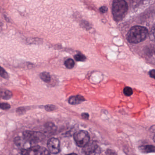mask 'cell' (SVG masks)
Listing matches in <instances>:
<instances>
[{"instance_id":"23","label":"cell","mask_w":155,"mask_h":155,"mask_svg":"<svg viewBox=\"0 0 155 155\" xmlns=\"http://www.w3.org/2000/svg\"><path fill=\"white\" fill-rule=\"evenodd\" d=\"M82 117L85 119H88L89 118V115L87 113H83L82 114Z\"/></svg>"},{"instance_id":"2","label":"cell","mask_w":155,"mask_h":155,"mask_svg":"<svg viewBox=\"0 0 155 155\" xmlns=\"http://www.w3.org/2000/svg\"><path fill=\"white\" fill-rule=\"evenodd\" d=\"M128 10V5L124 1H114L112 5V13L116 22L121 21L124 18Z\"/></svg>"},{"instance_id":"4","label":"cell","mask_w":155,"mask_h":155,"mask_svg":"<svg viewBox=\"0 0 155 155\" xmlns=\"http://www.w3.org/2000/svg\"><path fill=\"white\" fill-rule=\"evenodd\" d=\"M22 155H50L49 151L45 148L39 146H34L21 150Z\"/></svg>"},{"instance_id":"13","label":"cell","mask_w":155,"mask_h":155,"mask_svg":"<svg viewBox=\"0 0 155 155\" xmlns=\"http://www.w3.org/2000/svg\"><path fill=\"white\" fill-rule=\"evenodd\" d=\"M64 65L68 69H72L75 66V62L73 59H68L65 61Z\"/></svg>"},{"instance_id":"25","label":"cell","mask_w":155,"mask_h":155,"mask_svg":"<svg viewBox=\"0 0 155 155\" xmlns=\"http://www.w3.org/2000/svg\"><path fill=\"white\" fill-rule=\"evenodd\" d=\"M67 155H78L77 154H75V153H71V154H68Z\"/></svg>"},{"instance_id":"21","label":"cell","mask_w":155,"mask_h":155,"mask_svg":"<svg viewBox=\"0 0 155 155\" xmlns=\"http://www.w3.org/2000/svg\"><path fill=\"white\" fill-rule=\"evenodd\" d=\"M99 11H100L101 13H106L108 11V8L105 7V6H103V7L100 8Z\"/></svg>"},{"instance_id":"7","label":"cell","mask_w":155,"mask_h":155,"mask_svg":"<svg viewBox=\"0 0 155 155\" xmlns=\"http://www.w3.org/2000/svg\"><path fill=\"white\" fill-rule=\"evenodd\" d=\"M98 148V145L96 141L89 142L86 146L83 148V151L86 155H90L94 153Z\"/></svg>"},{"instance_id":"22","label":"cell","mask_w":155,"mask_h":155,"mask_svg":"<svg viewBox=\"0 0 155 155\" xmlns=\"http://www.w3.org/2000/svg\"><path fill=\"white\" fill-rule=\"evenodd\" d=\"M149 75L151 77L155 79V70H152L149 72Z\"/></svg>"},{"instance_id":"5","label":"cell","mask_w":155,"mask_h":155,"mask_svg":"<svg viewBox=\"0 0 155 155\" xmlns=\"http://www.w3.org/2000/svg\"><path fill=\"white\" fill-rule=\"evenodd\" d=\"M74 139L78 146L80 148H83L89 142L90 136L87 131L82 130L75 133Z\"/></svg>"},{"instance_id":"15","label":"cell","mask_w":155,"mask_h":155,"mask_svg":"<svg viewBox=\"0 0 155 155\" xmlns=\"http://www.w3.org/2000/svg\"><path fill=\"white\" fill-rule=\"evenodd\" d=\"M123 93L126 96H130L133 94V90L131 88L127 87L124 88L123 89Z\"/></svg>"},{"instance_id":"9","label":"cell","mask_w":155,"mask_h":155,"mask_svg":"<svg viewBox=\"0 0 155 155\" xmlns=\"http://www.w3.org/2000/svg\"><path fill=\"white\" fill-rule=\"evenodd\" d=\"M139 150L143 153H148L155 152V147L153 145H145L140 146Z\"/></svg>"},{"instance_id":"1","label":"cell","mask_w":155,"mask_h":155,"mask_svg":"<svg viewBox=\"0 0 155 155\" xmlns=\"http://www.w3.org/2000/svg\"><path fill=\"white\" fill-rule=\"evenodd\" d=\"M148 34V29L145 27L134 26L128 32L127 39L130 43H138L145 40Z\"/></svg>"},{"instance_id":"6","label":"cell","mask_w":155,"mask_h":155,"mask_svg":"<svg viewBox=\"0 0 155 155\" xmlns=\"http://www.w3.org/2000/svg\"><path fill=\"white\" fill-rule=\"evenodd\" d=\"M47 147L49 152L53 154L59 153L60 149V142L57 138H51L48 141Z\"/></svg>"},{"instance_id":"3","label":"cell","mask_w":155,"mask_h":155,"mask_svg":"<svg viewBox=\"0 0 155 155\" xmlns=\"http://www.w3.org/2000/svg\"><path fill=\"white\" fill-rule=\"evenodd\" d=\"M23 137L28 142L36 143L43 141L45 138L44 134L38 131H26L23 133Z\"/></svg>"},{"instance_id":"20","label":"cell","mask_w":155,"mask_h":155,"mask_svg":"<svg viewBox=\"0 0 155 155\" xmlns=\"http://www.w3.org/2000/svg\"><path fill=\"white\" fill-rule=\"evenodd\" d=\"M25 111H26V110H25L24 108H20L17 109L16 112H17V114H22L25 112Z\"/></svg>"},{"instance_id":"19","label":"cell","mask_w":155,"mask_h":155,"mask_svg":"<svg viewBox=\"0 0 155 155\" xmlns=\"http://www.w3.org/2000/svg\"><path fill=\"white\" fill-rule=\"evenodd\" d=\"M46 110L48 111H53L55 109V107L53 105H48L45 107Z\"/></svg>"},{"instance_id":"12","label":"cell","mask_w":155,"mask_h":155,"mask_svg":"<svg viewBox=\"0 0 155 155\" xmlns=\"http://www.w3.org/2000/svg\"><path fill=\"white\" fill-rule=\"evenodd\" d=\"M40 77L42 81L46 83H48L51 81V76L48 72H42L40 74Z\"/></svg>"},{"instance_id":"16","label":"cell","mask_w":155,"mask_h":155,"mask_svg":"<svg viewBox=\"0 0 155 155\" xmlns=\"http://www.w3.org/2000/svg\"><path fill=\"white\" fill-rule=\"evenodd\" d=\"M0 76L5 79L9 78V75L7 72L1 66H0Z\"/></svg>"},{"instance_id":"18","label":"cell","mask_w":155,"mask_h":155,"mask_svg":"<svg viewBox=\"0 0 155 155\" xmlns=\"http://www.w3.org/2000/svg\"><path fill=\"white\" fill-rule=\"evenodd\" d=\"M10 108V106L8 103H2L0 104V108L3 110H7L9 109Z\"/></svg>"},{"instance_id":"24","label":"cell","mask_w":155,"mask_h":155,"mask_svg":"<svg viewBox=\"0 0 155 155\" xmlns=\"http://www.w3.org/2000/svg\"><path fill=\"white\" fill-rule=\"evenodd\" d=\"M149 130L151 132L155 133V125H153V126L151 127Z\"/></svg>"},{"instance_id":"14","label":"cell","mask_w":155,"mask_h":155,"mask_svg":"<svg viewBox=\"0 0 155 155\" xmlns=\"http://www.w3.org/2000/svg\"><path fill=\"white\" fill-rule=\"evenodd\" d=\"M75 60L78 62H84L86 60V57L82 54H78L74 56Z\"/></svg>"},{"instance_id":"10","label":"cell","mask_w":155,"mask_h":155,"mask_svg":"<svg viewBox=\"0 0 155 155\" xmlns=\"http://www.w3.org/2000/svg\"><path fill=\"white\" fill-rule=\"evenodd\" d=\"M0 96L5 100H9L12 98L13 94H12V92L10 90H5L1 92Z\"/></svg>"},{"instance_id":"8","label":"cell","mask_w":155,"mask_h":155,"mask_svg":"<svg viewBox=\"0 0 155 155\" xmlns=\"http://www.w3.org/2000/svg\"><path fill=\"white\" fill-rule=\"evenodd\" d=\"M84 101L85 99L83 96L80 95H77L70 97L69 99V102L71 105H77Z\"/></svg>"},{"instance_id":"17","label":"cell","mask_w":155,"mask_h":155,"mask_svg":"<svg viewBox=\"0 0 155 155\" xmlns=\"http://www.w3.org/2000/svg\"><path fill=\"white\" fill-rule=\"evenodd\" d=\"M149 37L150 39L152 41H155V23L150 32Z\"/></svg>"},{"instance_id":"26","label":"cell","mask_w":155,"mask_h":155,"mask_svg":"<svg viewBox=\"0 0 155 155\" xmlns=\"http://www.w3.org/2000/svg\"><path fill=\"white\" fill-rule=\"evenodd\" d=\"M153 141L155 142V136H154V137L153 138Z\"/></svg>"},{"instance_id":"11","label":"cell","mask_w":155,"mask_h":155,"mask_svg":"<svg viewBox=\"0 0 155 155\" xmlns=\"http://www.w3.org/2000/svg\"><path fill=\"white\" fill-rule=\"evenodd\" d=\"M27 142V141L24 139V137L21 138L20 136L16 137L14 139V142L17 147H20V148H22L25 146L24 143Z\"/></svg>"}]
</instances>
